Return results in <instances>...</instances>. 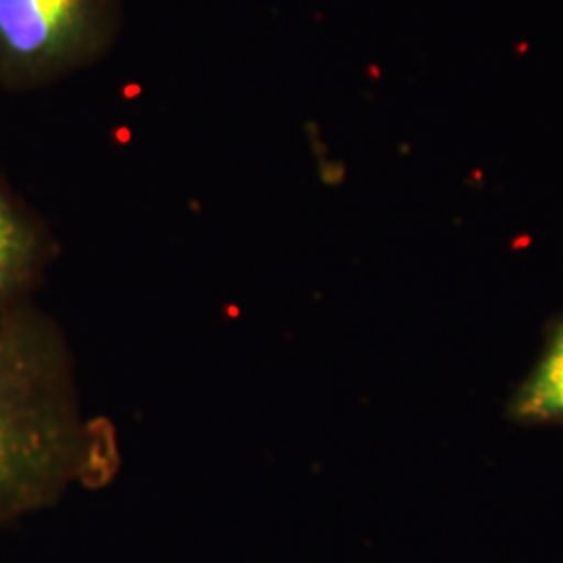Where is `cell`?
<instances>
[{
    "instance_id": "3",
    "label": "cell",
    "mask_w": 563,
    "mask_h": 563,
    "mask_svg": "<svg viewBox=\"0 0 563 563\" xmlns=\"http://www.w3.org/2000/svg\"><path fill=\"white\" fill-rule=\"evenodd\" d=\"M59 253L48 223L0 172V313L32 301Z\"/></svg>"
},
{
    "instance_id": "4",
    "label": "cell",
    "mask_w": 563,
    "mask_h": 563,
    "mask_svg": "<svg viewBox=\"0 0 563 563\" xmlns=\"http://www.w3.org/2000/svg\"><path fill=\"white\" fill-rule=\"evenodd\" d=\"M514 422L563 426V316L549 325L544 349L509 402Z\"/></svg>"
},
{
    "instance_id": "2",
    "label": "cell",
    "mask_w": 563,
    "mask_h": 563,
    "mask_svg": "<svg viewBox=\"0 0 563 563\" xmlns=\"http://www.w3.org/2000/svg\"><path fill=\"white\" fill-rule=\"evenodd\" d=\"M125 0H0V88L36 92L104 59Z\"/></svg>"
},
{
    "instance_id": "1",
    "label": "cell",
    "mask_w": 563,
    "mask_h": 563,
    "mask_svg": "<svg viewBox=\"0 0 563 563\" xmlns=\"http://www.w3.org/2000/svg\"><path fill=\"white\" fill-rule=\"evenodd\" d=\"M115 437L84 416L59 322L27 301L0 313V528L102 486L120 465Z\"/></svg>"
}]
</instances>
